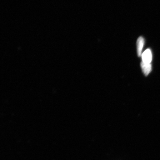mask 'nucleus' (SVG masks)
Segmentation results:
<instances>
[{
    "label": "nucleus",
    "mask_w": 160,
    "mask_h": 160,
    "mask_svg": "<svg viewBox=\"0 0 160 160\" xmlns=\"http://www.w3.org/2000/svg\"><path fill=\"white\" fill-rule=\"evenodd\" d=\"M144 39L142 37H140L138 38L137 41V53L138 57L142 55V52L144 45Z\"/></svg>",
    "instance_id": "f03ea898"
},
{
    "label": "nucleus",
    "mask_w": 160,
    "mask_h": 160,
    "mask_svg": "<svg viewBox=\"0 0 160 160\" xmlns=\"http://www.w3.org/2000/svg\"><path fill=\"white\" fill-rule=\"evenodd\" d=\"M142 59L143 62L151 63L152 60V53L151 50L148 49L142 55Z\"/></svg>",
    "instance_id": "f257e3e1"
},
{
    "label": "nucleus",
    "mask_w": 160,
    "mask_h": 160,
    "mask_svg": "<svg viewBox=\"0 0 160 160\" xmlns=\"http://www.w3.org/2000/svg\"><path fill=\"white\" fill-rule=\"evenodd\" d=\"M141 67L143 72L146 76H147L151 72L152 66L151 63H147L142 62L141 63Z\"/></svg>",
    "instance_id": "7ed1b4c3"
}]
</instances>
